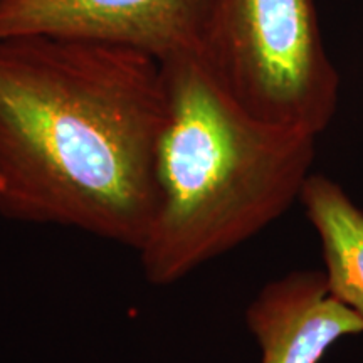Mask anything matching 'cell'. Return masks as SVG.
<instances>
[{"label": "cell", "mask_w": 363, "mask_h": 363, "mask_svg": "<svg viewBox=\"0 0 363 363\" xmlns=\"http://www.w3.org/2000/svg\"><path fill=\"white\" fill-rule=\"evenodd\" d=\"M165 118L160 61L45 35L0 39V214L140 247Z\"/></svg>", "instance_id": "6da1fadb"}, {"label": "cell", "mask_w": 363, "mask_h": 363, "mask_svg": "<svg viewBox=\"0 0 363 363\" xmlns=\"http://www.w3.org/2000/svg\"><path fill=\"white\" fill-rule=\"evenodd\" d=\"M160 66L165 118L155 201L136 254L148 283L170 286L256 238L299 202L316 138L244 113L197 51L177 52Z\"/></svg>", "instance_id": "7a4b0ae2"}, {"label": "cell", "mask_w": 363, "mask_h": 363, "mask_svg": "<svg viewBox=\"0 0 363 363\" xmlns=\"http://www.w3.org/2000/svg\"><path fill=\"white\" fill-rule=\"evenodd\" d=\"M299 203L320 239L330 293L363 321V211L320 174L308 177Z\"/></svg>", "instance_id": "8992f818"}, {"label": "cell", "mask_w": 363, "mask_h": 363, "mask_svg": "<svg viewBox=\"0 0 363 363\" xmlns=\"http://www.w3.org/2000/svg\"><path fill=\"white\" fill-rule=\"evenodd\" d=\"M206 0H0V39L118 45L157 61L197 51Z\"/></svg>", "instance_id": "277c9868"}, {"label": "cell", "mask_w": 363, "mask_h": 363, "mask_svg": "<svg viewBox=\"0 0 363 363\" xmlns=\"http://www.w3.org/2000/svg\"><path fill=\"white\" fill-rule=\"evenodd\" d=\"M197 54L261 123L318 138L337 115L340 76L315 0H206Z\"/></svg>", "instance_id": "3957f363"}, {"label": "cell", "mask_w": 363, "mask_h": 363, "mask_svg": "<svg viewBox=\"0 0 363 363\" xmlns=\"http://www.w3.org/2000/svg\"><path fill=\"white\" fill-rule=\"evenodd\" d=\"M261 363H320L343 338L363 333V321L330 293L325 272L293 271L267 283L246 310Z\"/></svg>", "instance_id": "5b68a950"}]
</instances>
